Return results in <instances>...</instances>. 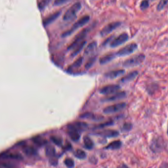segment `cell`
<instances>
[{
	"mask_svg": "<svg viewBox=\"0 0 168 168\" xmlns=\"http://www.w3.org/2000/svg\"><path fill=\"white\" fill-rule=\"evenodd\" d=\"M90 17L88 15L83 16L73 24V25L71 27V29L64 32L62 35V37H69L72 34H73L74 32H75L78 29L82 27L83 26L87 24V23L88 22V21H90Z\"/></svg>",
	"mask_w": 168,
	"mask_h": 168,
	"instance_id": "6da1fadb",
	"label": "cell"
},
{
	"mask_svg": "<svg viewBox=\"0 0 168 168\" xmlns=\"http://www.w3.org/2000/svg\"><path fill=\"white\" fill-rule=\"evenodd\" d=\"M146 57L143 54H140L125 60L122 66L125 68H131L139 66L144 62Z\"/></svg>",
	"mask_w": 168,
	"mask_h": 168,
	"instance_id": "7a4b0ae2",
	"label": "cell"
},
{
	"mask_svg": "<svg viewBox=\"0 0 168 168\" xmlns=\"http://www.w3.org/2000/svg\"><path fill=\"white\" fill-rule=\"evenodd\" d=\"M81 8L82 5L79 2L74 3L66 11L63 16V20L64 21H69L72 19L81 9Z\"/></svg>",
	"mask_w": 168,
	"mask_h": 168,
	"instance_id": "3957f363",
	"label": "cell"
},
{
	"mask_svg": "<svg viewBox=\"0 0 168 168\" xmlns=\"http://www.w3.org/2000/svg\"><path fill=\"white\" fill-rule=\"evenodd\" d=\"M89 29L88 28H85L83 30H81L80 32H79L76 37H74L73 40L72 42L69 44L68 47H67L68 50H72L75 48L76 46H77L79 44H80L81 42H82L84 41V39L86 38L87 34L89 32Z\"/></svg>",
	"mask_w": 168,
	"mask_h": 168,
	"instance_id": "277c9868",
	"label": "cell"
},
{
	"mask_svg": "<svg viewBox=\"0 0 168 168\" xmlns=\"http://www.w3.org/2000/svg\"><path fill=\"white\" fill-rule=\"evenodd\" d=\"M138 48V45L135 43H130L126 45L118 51L116 55L119 57H125L131 54L135 51Z\"/></svg>",
	"mask_w": 168,
	"mask_h": 168,
	"instance_id": "5b68a950",
	"label": "cell"
},
{
	"mask_svg": "<svg viewBox=\"0 0 168 168\" xmlns=\"http://www.w3.org/2000/svg\"><path fill=\"white\" fill-rule=\"evenodd\" d=\"M127 106V104L124 102L119 103L108 106L105 108L103 112L105 114H113L122 110Z\"/></svg>",
	"mask_w": 168,
	"mask_h": 168,
	"instance_id": "8992f818",
	"label": "cell"
},
{
	"mask_svg": "<svg viewBox=\"0 0 168 168\" xmlns=\"http://www.w3.org/2000/svg\"><path fill=\"white\" fill-rule=\"evenodd\" d=\"M120 89V86L119 85L111 84L103 86L99 90V93L101 95H109L118 92Z\"/></svg>",
	"mask_w": 168,
	"mask_h": 168,
	"instance_id": "52a82bcc",
	"label": "cell"
},
{
	"mask_svg": "<svg viewBox=\"0 0 168 168\" xmlns=\"http://www.w3.org/2000/svg\"><path fill=\"white\" fill-rule=\"evenodd\" d=\"M120 25L121 23L120 22H114L107 24L101 30L100 32V35L101 37H105L108 35L111 32H113L115 30L120 27Z\"/></svg>",
	"mask_w": 168,
	"mask_h": 168,
	"instance_id": "ba28073f",
	"label": "cell"
},
{
	"mask_svg": "<svg viewBox=\"0 0 168 168\" xmlns=\"http://www.w3.org/2000/svg\"><path fill=\"white\" fill-rule=\"evenodd\" d=\"M129 37L128 34L123 32L118 37L113 39L111 42L110 47L111 48H115L123 44L128 40Z\"/></svg>",
	"mask_w": 168,
	"mask_h": 168,
	"instance_id": "9c48e42d",
	"label": "cell"
},
{
	"mask_svg": "<svg viewBox=\"0 0 168 168\" xmlns=\"http://www.w3.org/2000/svg\"><path fill=\"white\" fill-rule=\"evenodd\" d=\"M127 96V93L125 91H118L115 93L110 96H106L101 99V101L104 102H109L113 101H118L123 99Z\"/></svg>",
	"mask_w": 168,
	"mask_h": 168,
	"instance_id": "30bf717a",
	"label": "cell"
},
{
	"mask_svg": "<svg viewBox=\"0 0 168 168\" xmlns=\"http://www.w3.org/2000/svg\"><path fill=\"white\" fill-rule=\"evenodd\" d=\"M79 118L82 119H86L88 120H93L95 122H100L103 120L104 117L100 115L94 114L93 113L86 112L84 113L79 115Z\"/></svg>",
	"mask_w": 168,
	"mask_h": 168,
	"instance_id": "8fae6325",
	"label": "cell"
},
{
	"mask_svg": "<svg viewBox=\"0 0 168 168\" xmlns=\"http://www.w3.org/2000/svg\"><path fill=\"white\" fill-rule=\"evenodd\" d=\"M125 70L124 69H117L115 71H111L105 74V77L110 79H114L120 77L125 73Z\"/></svg>",
	"mask_w": 168,
	"mask_h": 168,
	"instance_id": "7c38bea8",
	"label": "cell"
},
{
	"mask_svg": "<svg viewBox=\"0 0 168 168\" xmlns=\"http://www.w3.org/2000/svg\"><path fill=\"white\" fill-rule=\"evenodd\" d=\"M61 15V12L57 11L56 12H54V13H52V15H50L49 16L47 17L43 20V25L44 27H46V26L49 25L50 24H52Z\"/></svg>",
	"mask_w": 168,
	"mask_h": 168,
	"instance_id": "4fadbf2b",
	"label": "cell"
},
{
	"mask_svg": "<svg viewBox=\"0 0 168 168\" xmlns=\"http://www.w3.org/2000/svg\"><path fill=\"white\" fill-rule=\"evenodd\" d=\"M67 128L68 130V134L71 139L74 141H78L80 138V132L73 128L69 124L67 125Z\"/></svg>",
	"mask_w": 168,
	"mask_h": 168,
	"instance_id": "5bb4252c",
	"label": "cell"
},
{
	"mask_svg": "<svg viewBox=\"0 0 168 168\" xmlns=\"http://www.w3.org/2000/svg\"><path fill=\"white\" fill-rule=\"evenodd\" d=\"M138 75V72L137 71H134L131 72L127 74V75L122 78L120 80V82L122 83H127L128 82H131L134 80Z\"/></svg>",
	"mask_w": 168,
	"mask_h": 168,
	"instance_id": "9a60e30c",
	"label": "cell"
},
{
	"mask_svg": "<svg viewBox=\"0 0 168 168\" xmlns=\"http://www.w3.org/2000/svg\"><path fill=\"white\" fill-rule=\"evenodd\" d=\"M98 134L107 138H113L117 137L119 135V132L114 130H105L102 131L100 132Z\"/></svg>",
	"mask_w": 168,
	"mask_h": 168,
	"instance_id": "2e32d148",
	"label": "cell"
},
{
	"mask_svg": "<svg viewBox=\"0 0 168 168\" xmlns=\"http://www.w3.org/2000/svg\"><path fill=\"white\" fill-rule=\"evenodd\" d=\"M70 126L73 128L77 130L78 131L82 132L85 129H86L88 127V124L84 122H76L69 124Z\"/></svg>",
	"mask_w": 168,
	"mask_h": 168,
	"instance_id": "e0dca14e",
	"label": "cell"
},
{
	"mask_svg": "<svg viewBox=\"0 0 168 168\" xmlns=\"http://www.w3.org/2000/svg\"><path fill=\"white\" fill-rule=\"evenodd\" d=\"M83 60L84 58L83 57H80L78 58L71 66H69L67 69V71L68 72H71L72 71H74L75 69L78 68L83 64Z\"/></svg>",
	"mask_w": 168,
	"mask_h": 168,
	"instance_id": "ac0fdd59",
	"label": "cell"
},
{
	"mask_svg": "<svg viewBox=\"0 0 168 168\" xmlns=\"http://www.w3.org/2000/svg\"><path fill=\"white\" fill-rule=\"evenodd\" d=\"M115 54H114L112 53L105 55L102 56L99 59V63L102 65L109 63V62H110L111 61H112L113 59H115Z\"/></svg>",
	"mask_w": 168,
	"mask_h": 168,
	"instance_id": "d6986e66",
	"label": "cell"
},
{
	"mask_svg": "<svg viewBox=\"0 0 168 168\" xmlns=\"http://www.w3.org/2000/svg\"><path fill=\"white\" fill-rule=\"evenodd\" d=\"M86 40H84L80 44H79L77 46H76L75 48H74L73 49V51L71 54V56L72 57H74L76 56H77V55H78L79 53H80V52L83 49L84 47L86 45Z\"/></svg>",
	"mask_w": 168,
	"mask_h": 168,
	"instance_id": "ffe728a7",
	"label": "cell"
},
{
	"mask_svg": "<svg viewBox=\"0 0 168 168\" xmlns=\"http://www.w3.org/2000/svg\"><path fill=\"white\" fill-rule=\"evenodd\" d=\"M22 151L24 153L28 156H34L37 153L36 149L32 146H24L23 147Z\"/></svg>",
	"mask_w": 168,
	"mask_h": 168,
	"instance_id": "44dd1931",
	"label": "cell"
},
{
	"mask_svg": "<svg viewBox=\"0 0 168 168\" xmlns=\"http://www.w3.org/2000/svg\"><path fill=\"white\" fill-rule=\"evenodd\" d=\"M97 45V42L93 41L88 44L84 51V54L86 55H89L95 51Z\"/></svg>",
	"mask_w": 168,
	"mask_h": 168,
	"instance_id": "7402d4cb",
	"label": "cell"
},
{
	"mask_svg": "<svg viewBox=\"0 0 168 168\" xmlns=\"http://www.w3.org/2000/svg\"><path fill=\"white\" fill-rule=\"evenodd\" d=\"M32 142L37 144V146H39V147H41V146H44L45 144H46L47 142L46 140L42 138L40 136H37L34 138H32Z\"/></svg>",
	"mask_w": 168,
	"mask_h": 168,
	"instance_id": "603a6c76",
	"label": "cell"
},
{
	"mask_svg": "<svg viewBox=\"0 0 168 168\" xmlns=\"http://www.w3.org/2000/svg\"><path fill=\"white\" fill-rule=\"evenodd\" d=\"M45 153L47 156L50 158L51 159L54 158L56 155V152L54 147H53L52 146H47L45 149Z\"/></svg>",
	"mask_w": 168,
	"mask_h": 168,
	"instance_id": "cb8c5ba5",
	"label": "cell"
},
{
	"mask_svg": "<svg viewBox=\"0 0 168 168\" xmlns=\"http://www.w3.org/2000/svg\"><path fill=\"white\" fill-rule=\"evenodd\" d=\"M122 142L120 141L117 140L113 142H111L110 144H108L106 147V149H120L121 146H122Z\"/></svg>",
	"mask_w": 168,
	"mask_h": 168,
	"instance_id": "d4e9b609",
	"label": "cell"
},
{
	"mask_svg": "<svg viewBox=\"0 0 168 168\" xmlns=\"http://www.w3.org/2000/svg\"><path fill=\"white\" fill-rule=\"evenodd\" d=\"M3 158L11 159L15 160H22L23 159L22 156L18 153H8L5 154L3 156Z\"/></svg>",
	"mask_w": 168,
	"mask_h": 168,
	"instance_id": "484cf974",
	"label": "cell"
},
{
	"mask_svg": "<svg viewBox=\"0 0 168 168\" xmlns=\"http://www.w3.org/2000/svg\"><path fill=\"white\" fill-rule=\"evenodd\" d=\"M84 142L85 147L88 149H93L94 146V144L91 139L88 136H85L84 138Z\"/></svg>",
	"mask_w": 168,
	"mask_h": 168,
	"instance_id": "4316f807",
	"label": "cell"
},
{
	"mask_svg": "<svg viewBox=\"0 0 168 168\" xmlns=\"http://www.w3.org/2000/svg\"><path fill=\"white\" fill-rule=\"evenodd\" d=\"M161 142L159 139H156L152 142L151 148L153 151H160L162 148Z\"/></svg>",
	"mask_w": 168,
	"mask_h": 168,
	"instance_id": "83f0119b",
	"label": "cell"
},
{
	"mask_svg": "<svg viewBox=\"0 0 168 168\" xmlns=\"http://www.w3.org/2000/svg\"><path fill=\"white\" fill-rule=\"evenodd\" d=\"M74 155L78 158L83 159L86 157V153L81 149H77L74 152Z\"/></svg>",
	"mask_w": 168,
	"mask_h": 168,
	"instance_id": "f1b7e54d",
	"label": "cell"
},
{
	"mask_svg": "<svg viewBox=\"0 0 168 168\" xmlns=\"http://www.w3.org/2000/svg\"><path fill=\"white\" fill-rule=\"evenodd\" d=\"M51 140L55 144L57 145V146H61L62 144L63 141H62V138H60L59 137L56 136H52L51 137Z\"/></svg>",
	"mask_w": 168,
	"mask_h": 168,
	"instance_id": "f546056e",
	"label": "cell"
},
{
	"mask_svg": "<svg viewBox=\"0 0 168 168\" xmlns=\"http://www.w3.org/2000/svg\"><path fill=\"white\" fill-rule=\"evenodd\" d=\"M96 59V58L95 57H93L91 58H90V59H88V61L85 64V68L86 69H88L90 68H91L93 64H95Z\"/></svg>",
	"mask_w": 168,
	"mask_h": 168,
	"instance_id": "4dcf8cb0",
	"label": "cell"
},
{
	"mask_svg": "<svg viewBox=\"0 0 168 168\" xmlns=\"http://www.w3.org/2000/svg\"><path fill=\"white\" fill-rule=\"evenodd\" d=\"M51 2V0H42L39 4V8L40 10H43L48 6V5Z\"/></svg>",
	"mask_w": 168,
	"mask_h": 168,
	"instance_id": "1f68e13d",
	"label": "cell"
},
{
	"mask_svg": "<svg viewBox=\"0 0 168 168\" xmlns=\"http://www.w3.org/2000/svg\"><path fill=\"white\" fill-rule=\"evenodd\" d=\"M168 0H160L159 3L158 5L157 6V10L158 11H160L163 10L166 5L168 4Z\"/></svg>",
	"mask_w": 168,
	"mask_h": 168,
	"instance_id": "d6a6232c",
	"label": "cell"
},
{
	"mask_svg": "<svg viewBox=\"0 0 168 168\" xmlns=\"http://www.w3.org/2000/svg\"><path fill=\"white\" fill-rule=\"evenodd\" d=\"M71 1V0H55L53 5L54 6H56V7L61 6L62 5L66 4L68 2H70Z\"/></svg>",
	"mask_w": 168,
	"mask_h": 168,
	"instance_id": "836d02e7",
	"label": "cell"
},
{
	"mask_svg": "<svg viewBox=\"0 0 168 168\" xmlns=\"http://www.w3.org/2000/svg\"><path fill=\"white\" fill-rule=\"evenodd\" d=\"M64 164L68 168H73L74 166V162L71 158H66L64 160Z\"/></svg>",
	"mask_w": 168,
	"mask_h": 168,
	"instance_id": "e575fe53",
	"label": "cell"
},
{
	"mask_svg": "<svg viewBox=\"0 0 168 168\" xmlns=\"http://www.w3.org/2000/svg\"><path fill=\"white\" fill-rule=\"evenodd\" d=\"M113 124H114V122H113V121H111V120H110V121H108V122H104V123L100 124L99 125H98L97 126L95 127V128H104V127H109V126L112 125Z\"/></svg>",
	"mask_w": 168,
	"mask_h": 168,
	"instance_id": "d590c367",
	"label": "cell"
},
{
	"mask_svg": "<svg viewBox=\"0 0 168 168\" xmlns=\"http://www.w3.org/2000/svg\"><path fill=\"white\" fill-rule=\"evenodd\" d=\"M132 128V125L131 123H125L122 127V130L124 132H128L130 131Z\"/></svg>",
	"mask_w": 168,
	"mask_h": 168,
	"instance_id": "8d00e7d4",
	"label": "cell"
},
{
	"mask_svg": "<svg viewBox=\"0 0 168 168\" xmlns=\"http://www.w3.org/2000/svg\"><path fill=\"white\" fill-rule=\"evenodd\" d=\"M149 7V3L147 0H144L141 2L140 5V8L142 10H145L147 9Z\"/></svg>",
	"mask_w": 168,
	"mask_h": 168,
	"instance_id": "74e56055",
	"label": "cell"
},
{
	"mask_svg": "<svg viewBox=\"0 0 168 168\" xmlns=\"http://www.w3.org/2000/svg\"><path fill=\"white\" fill-rule=\"evenodd\" d=\"M112 39H113V37H109L108 39H107L104 41V42H103V45H106L108 43H109V42L112 41Z\"/></svg>",
	"mask_w": 168,
	"mask_h": 168,
	"instance_id": "f35d334b",
	"label": "cell"
},
{
	"mask_svg": "<svg viewBox=\"0 0 168 168\" xmlns=\"http://www.w3.org/2000/svg\"><path fill=\"white\" fill-rule=\"evenodd\" d=\"M117 168H129L127 166V165H124V164H122L119 166Z\"/></svg>",
	"mask_w": 168,
	"mask_h": 168,
	"instance_id": "ab89813d",
	"label": "cell"
},
{
	"mask_svg": "<svg viewBox=\"0 0 168 168\" xmlns=\"http://www.w3.org/2000/svg\"><path fill=\"white\" fill-rule=\"evenodd\" d=\"M167 133H168V131H167Z\"/></svg>",
	"mask_w": 168,
	"mask_h": 168,
	"instance_id": "60d3db41",
	"label": "cell"
}]
</instances>
